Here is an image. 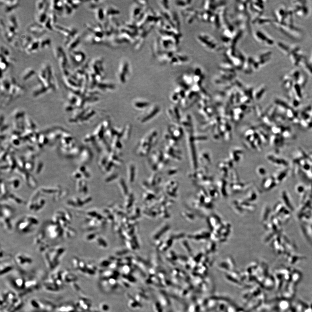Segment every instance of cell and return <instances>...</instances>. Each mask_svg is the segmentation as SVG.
Here are the masks:
<instances>
[{
  "instance_id": "cell-7",
  "label": "cell",
  "mask_w": 312,
  "mask_h": 312,
  "mask_svg": "<svg viewBox=\"0 0 312 312\" xmlns=\"http://www.w3.org/2000/svg\"><path fill=\"white\" fill-rule=\"evenodd\" d=\"M270 142L271 145L278 149L283 146L284 143V138L281 135L273 134L270 138Z\"/></svg>"
},
{
  "instance_id": "cell-21",
  "label": "cell",
  "mask_w": 312,
  "mask_h": 312,
  "mask_svg": "<svg viewBox=\"0 0 312 312\" xmlns=\"http://www.w3.org/2000/svg\"><path fill=\"white\" fill-rule=\"evenodd\" d=\"M14 283L18 287H25V282L22 278H18L15 280Z\"/></svg>"
},
{
  "instance_id": "cell-14",
  "label": "cell",
  "mask_w": 312,
  "mask_h": 312,
  "mask_svg": "<svg viewBox=\"0 0 312 312\" xmlns=\"http://www.w3.org/2000/svg\"><path fill=\"white\" fill-rule=\"evenodd\" d=\"M284 127L280 125H274L272 127L271 131L273 134L277 135H281Z\"/></svg>"
},
{
  "instance_id": "cell-1",
  "label": "cell",
  "mask_w": 312,
  "mask_h": 312,
  "mask_svg": "<svg viewBox=\"0 0 312 312\" xmlns=\"http://www.w3.org/2000/svg\"><path fill=\"white\" fill-rule=\"evenodd\" d=\"M39 223L38 219L34 217L28 216L21 219L17 224V228L22 233H28L32 231L33 227Z\"/></svg>"
},
{
  "instance_id": "cell-19",
  "label": "cell",
  "mask_w": 312,
  "mask_h": 312,
  "mask_svg": "<svg viewBox=\"0 0 312 312\" xmlns=\"http://www.w3.org/2000/svg\"><path fill=\"white\" fill-rule=\"evenodd\" d=\"M48 1H39L37 2V8L38 12L42 10L46 7Z\"/></svg>"
},
{
  "instance_id": "cell-25",
  "label": "cell",
  "mask_w": 312,
  "mask_h": 312,
  "mask_svg": "<svg viewBox=\"0 0 312 312\" xmlns=\"http://www.w3.org/2000/svg\"><path fill=\"white\" fill-rule=\"evenodd\" d=\"M308 156H309V157H310V159H311L312 161V152H311L309 153V154H308Z\"/></svg>"
},
{
  "instance_id": "cell-6",
  "label": "cell",
  "mask_w": 312,
  "mask_h": 312,
  "mask_svg": "<svg viewBox=\"0 0 312 312\" xmlns=\"http://www.w3.org/2000/svg\"><path fill=\"white\" fill-rule=\"evenodd\" d=\"M267 160L274 166L280 167H286L288 165L286 160L281 157H278L274 154H270L267 156Z\"/></svg>"
},
{
  "instance_id": "cell-9",
  "label": "cell",
  "mask_w": 312,
  "mask_h": 312,
  "mask_svg": "<svg viewBox=\"0 0 312 312\" xmlns=\"http://www.w3.org/2000/svg\"><path fill=\"white\" fill-rule=\"evenodd\" d=\"M5 4V11L6 13H10L15 9L19 5L18 1H1Z\"/></svg>"
},
{
  "instance_id": "cell-8",
  "label": "cell",
  "mask_w": 312,
  "mask_h": 312,
  "mask_svg": "<svg viewBox=\"0 0 312 312\" xmlns=\"http://www.w3.org/2000/svg\"><path fill=\"white\" fill-rule=\"evenodd\" d=\"M80 42V37L78 34H76L70 41L65 43V46L67 48L69 52L74 50L75 48L79 44Z\"/></svg>"
},
{
  "instance_id": "cell-23",
  "label": "cell",
  "mask_w": 312,
  "mask_h": 312,
  "mask_svg": "<svg viewBox=\"0 0 312 312\" xmlns=\"http://www.w3.org/2000/svg\"><path fill=\"white\" fill-rule=\"evenodd\" d=\"M1 54L3 55L6 57L8 58L10 55V52L8 50L4 47H1Z\"/></svg>"
},
{
  "instance_id": "cell-13",
  "label": "cell",
  "mask_w": 312,
  "mask_h": 312,
  "mask_svg": "<svg viewBox=\"0 0 312 312\" xmlns=\"http://www.w3.org/2000/svg\"><path fill=\"white\" fill-rule=\"evenodd\" d=\"M9 58L6 57L3 55H1V69L2 72L5 71L9 66Z\"/></svg>"
},
{
  "instance_id": "cell-10",
  "label": "cell",
  "mask_w": 312,
  "mask_h": 312,
  "mask_svg": "<svg viewBox=\"0 0 312 312\" xmlns=\"http://www.w3.org/2000/svg\"><path fill=\"white\" fill-rule=\"evenodd\" d=\"M39 48H40V41L33 40L32 42L25 49V50L28 54H31L37 51Z\"/></svg>"
},
{
  "instance_id": "cell-3",
  "label": "cell",
  "mask_w": 312,
  "mask_h": 312,
  "mask_svg": "<svg viewBox=\"0 0 312 312\" xmlns=\"http://www.w3.org/2000/svg\"><path fill=\"white\" fill-rule=\"evenodd\" d=\"M69 52L71 61L75 67H79L84 62L85 56L83 52L75 50Z\"/></svg>"
},
{
  "instance_id": "cell-4",
  "label": "cell",
  "mask_w": 312,
  "mask_h": 312,
  "mask_svg": "<svg viewBox=\"0 0 312 312\" xmlns=\"http://www.w3.org/2000/svg\"><path fill=\"white\" fill-rule=\"evenodd\" d=\"M56 56L58 60L59 66L62 69L63 72L65 71L68 70V59L65 52L62 48L59 47L57 48L56 50Z\"/></svg>"
},
{
  "instance_id": "cell-22",
  "label": "cell",
  "mask_w": 312,
  "mask_h": 312,
  "mask_svg": "<svg viewBox=\"0 0 312 312\" xmlns=\"http://www.w3.org/2000/svg\"><path fill=\"white\" fill-rule=\"evenodd\" d=\"M12 267L11 265H3V268H1V274L8 272L10 271V270H12Z\"/></svg>"
},
{
  "instance_id": "cell-20",
  "label": "cell",
  "mask_w": 312,
  "mask_h": 312,
  "mask_svg": "<svg viewBox=\"0 0 312 312\" xmlns=\"http://www.w3.org/2000/svg\"><path fill=\"white\" fill-rule=\"evenodd\" d=\"M9 25L13 26V27H15L17 29H18V23H17L16 18L14 16L11 15L9 19Z\"/></svg>"
},
{
  "instance_id": "cell-17",
  "label": "cell",
  "mask_w": 312,
  "mask_h": 312,
  "mask_svg": "<svg viewBox=\"0 0 312 312\" xmlns=\"http://www.w3.org/2000/svg\"><path fill=\"white\" fill-rule=\"evenodd\" d=\"M63 2L64 7V12L65 14L68 15L71 14L72 13V11L74 9L68 3L67 1H63Z\"/></svg>"
},
{
  "instance_id": "cell-11",
  "label": "cell",
  "mask_w": 312,
  "mask_h": 312,
  "mask_svg": "<svg viewBox=\"0 0 312 312\" xmlns=\"http://www.w3.org/2000/svg\"><path fill=\"white\" fill-rule=\"evenodd\" d=\"M35 73V71L34 69L31 68H28L23 72L21 76L22 79L23 81H27L34 76Z\"/></svg>"
},
{
  "instance_id": "cell-5",
  "label": "cell",
  "mask_w": 312,
  "mask_h": 312,
  "mask_svg": "<svg viewBox=\"0 0 312 312\" xmlns=\"http://www.w3.org/2000/svg\"><path fill=\"white\" fill-rule=\"evenodd\" d=\"M27 30L28 32L36 37L41 36L47 32V29L43 25L38 23L30 24Z\"/></svg>"
},
{
  "instance_id": "cell-15",
  "label": "cell",
  "mask_w": 312,
  "mask_h": 312,
  "mask_svg": "<svg viewBox=\"0 0 312 312\" xmlns=\"http://www.w3.org/2000/svg\"><path fill=\"white\" fill-rule=\"evenodd\" d=\"M40 43V48L44 49L49 48L51 45V41L49 38H43L42 40H39Z\"/></svg>"
},
{
  "instance_id": "cell-24",
  "label": "cell",
  "mask_w": 312,
  "mask_h": 312,
  "mask_svg": "<svg viewBox=\"0 0 312 312\" xmlns=\"http://www.w3.org/2000/svg\"><path fill=\"white\" fill-rule=\"evenodd\" d=\"M291 104L293 107H297L299 106L300 101L296 98H293L292 99Z\"/></svg>"
},
{
  "instance_id": "cell-2",
  "label": "cell",
  "mask_w": 312,
  "mask_h": 312,
  "mask_svg": "<svg viewBox=\"0 0 312 312\" xmlns=\"http://www.w3.org/2000/svg\"><path fill=\"white\" fill-rule=\"evenodd\" d=\"M1 221H2L3 225L8 229H11V225L10 224V219L12 217V209L8 206H3L1 207Z\"/></svg>"
},
{
  "instance_id": "cell-16",
  "label": "cell",
  "mask_w": 312,
  "mask_h": 312,
  "mask_svg": "<svg viewBox=\"0 0 312 312\" xmlns=\"http://www.w3.org/2000/svg\"><path fill=\"white\" fill-rule=\"evenodd\" d=\"M33 40H33L32 37H30V36H28L25 37L24 38H23L22 40L21 43L22 47L25 50L32 42Z\"/></svg>"
},
{
  "instance_id": "cell-18",
  "label": "cell",
  "mask_w": 312,
  "mask_h": 312,
  "mask_svg": "<svg viewBox=\"0 0 312 312\" xmlns=\"http://www.w3.org/2000/svg\"><path fill=\"white\" fill-rule=\"evenodd\" d=\"M281 135L284 139L289 138H291L292 135L291 130L289 127H284V130H283Z\"/></svg>"
},
{
  "instance_id": "cell-12",
  "label": "cell",
  "mask_w": 312,
  "mask_h": 312,
  "mask_svg": "<svg viewBox=\"0 0 312 312\" xmlns=\"http://www.w3.org/2000/svg\"><path fill=\"white\" fill-rule=\"evenodd\" d=\"M16 259L18 264L22 265L26 264H31L32 262V260L30 258L28 257L25 255H17Z\"/></svg>"
}]
</instances>
